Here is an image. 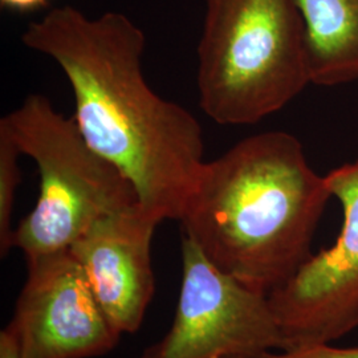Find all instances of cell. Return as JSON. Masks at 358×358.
Returning a JSON list of instances; mask_svg holds the SVG:
<instances>
[{
	"label": "cell",
	"mask_w": 358,
	"mask_h": 358,
	"mask_svg": "<svg viewBox=\"0 0 358 358\" xmlns=\"http://www.w3.org/2000/svg\"><path fill=\"white\" fill-rule=\"evenodd\" d=\"M20 155L22 152L10 133L0 124V252L3 257L13 248V211L22 180Z\"/></svg>",
	"instance_id": "10"
},
{
	"label": "cell",
	"mask_w": 358,
	"mask_h": 358,
	"mask_svg": "<svg viewBox=\"0 0 358 358\" xmlns=\"http://www.w3.org/2000/svg\"><path fill=\"white\" fill-rule=\"evenodd\" d=\"M159 223L138 203L103 217L69 248L120 334L141 328L155 294L152 242Z\"/></svg>",
	"instance_id": "8"
},
{
	"label": "cell",
	"mask_w": 358,
	"mask_h": 358,
	"mask_svg": "<svg viewBox=\"0 0 358 358\" xmlns=\"http://www.w3.org/2000/svg\"><path fill=\"white\" fill-rule=\"evenodd\" d=\"M343 207L336 242L268 294L284 348L331 344L358 328V158L325 176Z\"/></svg>",
	"instance_id": "6"
},
{
	"label": "cell",
	"mask_w": 358,
	"mask_h": 358,
	"mask_svg": "<svg viewBox=\"0 0 358 358\" xmlns=\"http://www.w3.org/2000/svg\"><path fill=\"white\" fill-rule=\"evenodd\" d=\"M282 348L268 296L215 267L183 236L174 320L138 358H263Z\"/></svg>",
	"instance_id": "5"
},
{
	"label": "cell",
	"mask_w": 358,
	"mask_h": 358,
	"mask_svg": "<svg viewBox=\"0 0 358 358\" xmlns=\"http://www.w3.org/2000/svg\"><path fill=\"white\" fill-rule=\"evenodd\" d=\"M263 358H358V346L334 348L329 344L294 346L269 352Z\"/></svg>",
	"instance_id": "11"
},
{
	"label": "cell",
	"mask_w": 358,
	"mask_h": 358,
	"mask_svg": "<svg viewBox=\"0 0 358 358\" xmlns=\"http://www.w3.org/2000/svg\"><path fill=\"white\" fill-rule=\"evenodd\" d=\"M3 6L10 7L13 10H20V11H28V10H35L38 7H44L48 0H0Z\"/></svg>",
	"instance_id": "13"
},
{
	"label": "cell",
	"mask_w": 358,
	"mask_h": 358,
	"mask_svg": "<svg viewBox=\"0 0 358 358\" xmlns=\"http://www.w3.org/2000/svg\"><path fill=\"white\" fill-rule=\"evenodd\" d=\"M22 154L38 166L36 205L20 220L13 247L24 256L71 248L103 217L138 205L122 171L92 149L77 128L41 94L28 96L1 118Z\"/></svg>",
	"instance_id": "4"
},
{
	"label": "cell",
	"mask_w": 358,
	"mask_h": 358,
	"mask_svg": "<svg viewBox=\"0 0 358 358\" xmlns=\"http://www.w3.org/2000/svg\"><path fill=\"white\" fill-rule=\"evenodd\" d=\"M331 198L294 134L263 131L205 162L179 222L215 267L268 296L313 256Z\"/></svg>",
	"instance_id": "2"
},
{
	"label": "cell",
	"mask_w": 358,
	"mask_h": 358,
	"mask_svg": "<svg viewBox=\"0 0 358 358\" xmlns=\"http://www.w3.org/2000/svg\"><path fill=\"white\" fill-rule=\"evenodd\" d=\"M310 84L307 35L296 0H207L196 85L220 125H254Z\"/></svg>",
	"instance_id": "3"
},
{
	"label": "cell",
	"mask_w": 358,
	"mask_h": 358,
	"mask_svg": "<svg viewBox=\"0 0 358 358\" xmlns=\"http://www.w3.org/2000/svg\"><path fill=\"white\" fill-rule=\"evenodd\" d=\"M27 280L6 327L20 358H94L115 349V331L71 250L27 257Z\"/></svg>",
	"instance_id": "7"
},
{
	"label": "cell",
	"mask_w": 358,
	"mask_h": 358,
	"mask_svg": "<svg viewBox=\"0 0 358 358\" xmlns=\"http://www.w3.org/2000/svg\"><path fill=\"white\" fill-rule=\"evenodd\" d=\"M0 358H20L19 348L6 328L0 333Z\"/></svg>",
	"instance_id": "12"
},
{
	"label": "cell",
	"mask_w": 358,
	"mask_h": 358,
	"mask_svg": "<svg viewBox=\"0 0 358 358\" xmlns=\"http://www.w3.org/2000/svg\"><path fill=\"white\" fill-rule=\"evenodd\" d=\"M307 35L310 84L358 81V0H296Z\"/></svg>",
	"instance_id": "9"
},
{
	"label": "cell",
	"mask_w": 358,
	"mask_h": 358,
	"mask_svg": "<svg viewBox=\"0 0 358 358\" xmlns=\"http://www.w3.org/2000/svg\"><path fill=\"white\" fill-rule=\"evenodd\" d=\"M22 40L63 69L77 128L131 182L140 205L161 222L180 220L205 165L202 128L149 87L141 28L125 13L90 17L66 4L32 22Z\"/></svg>",
	"instance_id": "1"
}]
</instances>
